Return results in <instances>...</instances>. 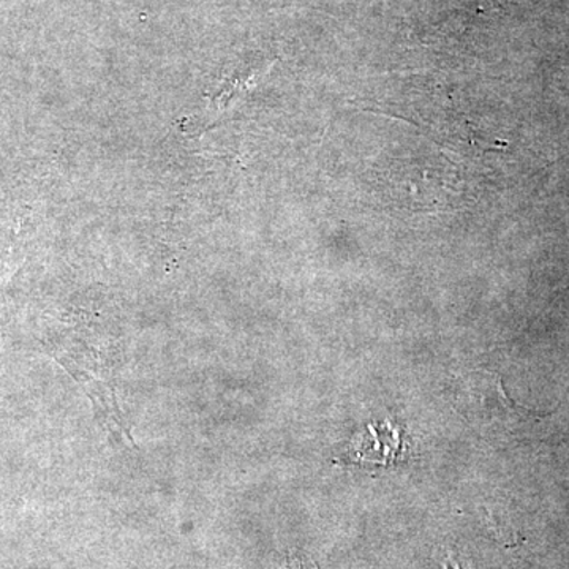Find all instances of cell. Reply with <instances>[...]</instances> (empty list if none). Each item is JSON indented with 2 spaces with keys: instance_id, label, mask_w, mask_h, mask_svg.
I'll return each instance as SVG.
<instances>
[{
  "instance_id": "1",
  "label": "cell",
  "mask_w": 569,
  "mask_h": 569,
  "mask_svg": "<svg viewBox=\"0 0 569 569\" xmlns=\"http://www.w3.org/2000/svg\"><path fill=\"white\" fill-rule=\"evenodd\" d=\"M283 569H316L313 567H307L306 561L299 559H288L284 563Z\"/></svg>"
},
{
  "instance_id": "2",
  "label": "cell",
  "mask_w": 569,
  "mask_h": 569,
  "mask_svg": "<svg viewBox=\"0 0 569 569\" xmlns=\"http://www.w3.org/2000/svg\"><path fill=\"white\" fill-rule=\"evenodd\" d=\"M445 568H447V569H462V568H460V565L458 563V561L452 559L451 556L448 557L447 563H445Z\"/></svg>"
}]
</instances>
